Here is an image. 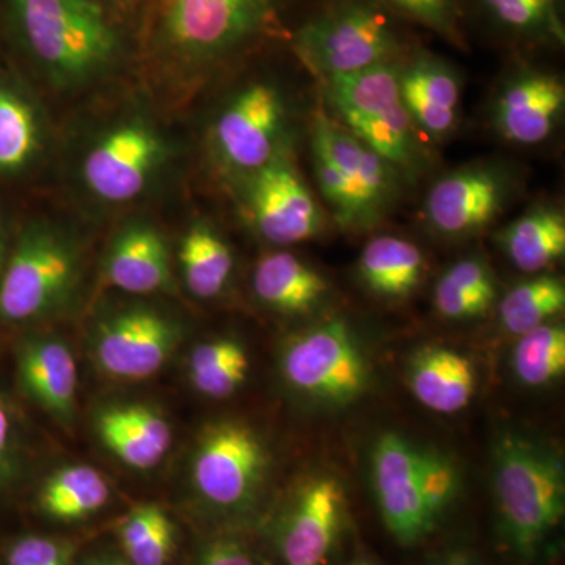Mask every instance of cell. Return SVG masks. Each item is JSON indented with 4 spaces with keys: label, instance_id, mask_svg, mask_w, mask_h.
Returning a JSON list of instances; mask_svg holds the SVG:
<instances>
[{
    "label": "cell",
    "instance_id": "obj_1",
    "mask_svg": "<svg viewBox=\"0 0 565 565\" xmlns=\"http://www.w3.org/2000/svg\"><path fill=\"white\" fill-rule=\"evenodd\" d=\"M14 35L54 84H87L117 62L120 36L98 0H6Z\"/></svg>",
    "mask_w": 565,
    "mask_h": 565
},
{
    "label": "cell",
    "instance_id": "obj_2",
    "mask_svg": "<svg viewBox=\"0 0 565 565\" xmlns=\"http://www.w3.org/2000/svg\"><path fill=\"white\" fill-rule=\"evenodd\" d=\"M492 460L501 533L516 555L531 559L564 516L563 457L525 434L504 433Z\"/></svg>",
    "mask_w": 565,
    "mask_h": 565
},
{
    "label": "cell",
    "instance_id": "obj_3",
    "mask_svg": "<svg viewBox=\"0 0 565 565\" xmlns=\"http://www.w3.org/2000/svg\"><path fill=\"white\" fill-rule=\"evenodd\" d=\"M81 278L76 244L61 230L32 223L21 233L0 278V319L25 322L70 302Z\"/></svg>",
    "mask_w": 565,
    "mask_h": 565
},
{
    "label": "cell",
    "instance_id": "obj_4",
    "mask_svg": "<svg viewBox=\"0 0 565 565\" xmlns=\"http://www.w3.org/2000/svg\"><path fill=\"white\" fill-rule=\"evenodd\" d=\"M401 66L381 63L343 76L327 77V99L344 128L394 169H412L416 161L414 122L405 109Z\"/></svg>",
    "mask_w": 565,
    "mask_h": 565
},
{
    "label": "cell",
    "instance_id": "obj_5",
    "mask_svg": "<svg viewBox=\"0 0 565 565\" xmlns=\"http://www.w3.org/2000/svg\"><path fill=\"white\" fill-rule=\"evenodd\" d=\"M280 0H158L154 39L184 62L225 57L256 39Z\"/></svg>",
    "mask_w": 565,
    "mask_h": 565
},
{
    "label": "cell",
    "instance_id": "obj_6",
    "mask_svg": "<svg viewBox=\"0 0 565 565\" xmlns=\"http://www.w3.org/2000/svg\"><path fill=\"white\" fill-rule=\"evenodd\" d=\"M280 367L289 388L330 407L353 403L370 384V363L343 319L292 337L282 349Z\"/></svg>",
    "mask_w": 565,
    "mask_h": 565
},
{
    "label": "cell",
    "instance_id": "obj_7",
    "mask_svg": "<svg viewBox=\"0 0 565 565\" xmlns=\"http://www.w3.org/2000/svg\"><path fill=\"white\" fill-rule=\"evenodd\" d=\"M294 47L326 79L393 62L401 51L384 14L359 0H345L308 21Z\"/></svg>",
    "mask_w": 565,
    "mask_h": 565
},
{
    "label": "cell",
    "instance_id": "obj_8",
    "mask_svg": "<svg viewBox=\"0 0 565 565\" xmlns=\"http://www.w3.org/2000/svg\"><path fill=\"white\" fill-rule=\"evenodd\" d=\"M269 467L266 445L243 422H218L200 435L192 460V482L206 503L241 511L255 500Z\"/></svg>",
    "mask_w": 565,
    "mask_h": 565
},
{
    "label": "cell",
    "instance_id": "obj_9",
    "mask_svg": "<svg viewBox=\"0 0 565 565\" xmlns=\"http://www.w3.org/2000/svg\"><path fill=\"white\" fill-rule=\"evenodd\" d=\"M182 327L158 308L132 305L99 319L93 330L96 366L117 381H143L166 366L181 343Z\"/></svg>",
    "mask_w": 565,
    "mask_h": 565
},
{
    "label": "cell",
    "instance_id": "obj_10",
    "mask_svg": "<svg viewBox=\"0 0 565 565\" xmlns=\"http://www.w3.org/2000/svg\"><path fill=\"white\" fill-rule=\"evenodd\" d=\"M286 126L281 93L266 82H255L234 95L214 125V145L228 169L253 173L280 154Z\"/></svg>",
    "mask_w": 565,
    "mask_h": 565
},
{
    "label": "cell",
    "instance_id": "obj_11",
    "mask_svg": "<svg viewBox=\"0 0 565 565\" xmlns=\"http://www.w3.org/2000/svg\"><path fill=\"white\" fill-rule=\"evenodd\" d=\"M163 158L166 147L154 129L141 121L122 122L93 145L82 180L102 202H131L150 184Z\"/></svg>",
    "mask_w": 565,
    "mask_h": 565
},
{
    "label": "cell",
    "instance_id": "obj_12",
    "mask_svg": "<svg viewBox=\"0 0 565 565\" xmlns=\"http://www.w3.org/2000/svg\"><path fill=\"white\" fill-rule=\"evenodd\" d=\"M247 206L256 232L270 244L305 243L323 228L321 206L281 152L250 173Z\"/></svg>",
    "mask_w": 565,
    "mask_h": 565
},
{
    "label": "cell",
    "instance_id": "obj_13",
    "mask_svg": "<svg viewBox=\"0 0 565 565\" xmlns=\"http://www.w3.org/2000/svg\"><path fill=\"white\" fill-rule=\"evenodd\" d=\"M416 451L397 433L379 435L371 451V481L386 530L404 545L433 533L435 523L424 504L416 475Z\"/></svg>",
    "mask_w": 565,
    "mask_h": 565
},
{
    "label": "cell",
    "instance_id": "obj_14",
    "mask_svg": "<svg viewBox=\"0 0 565 565\" xmlns=\"http://www.w3.org/2000/svg\"><path fill=\"white\" fill-rule=\"evenodd\" d=\"M345 497L333 476H318L297 492L282 520L278 548L286 565H323L343 531Z\"/></svg>",
    "mask_w": 565,
    "mask_h": 565
},
{
    "label": "cell",
    "instance_id": "obj_15",
    "mask_svg": "<svg viewBox=\"0 0 565 565\" xmlns=\"http://www.w3.org/2000/svg\"><path fill=\"white\" fill-rule=\"evenodd\" d=\"M508 193V180L500 170L463 167L435 182L426 199V218L444 236H471L503 211Z\"/></svg>",
    "mask_w": 565,
    "mask_h": 565
},
{
    "label": "cell",
    "instance_id": "obj_16",
    "mask_svg": "<svg viewBox=\"0 0 565 565\" xmlns=\"http://www.w3.org/2000/svg\"><path fill=\"white\" fill-rule=\"evenodd\" d=\"M565 109L563 81L546 71L525 70L505 82L494 103V126L516 145L545 141Z\"/></svg>",
    "mask_w": 565,
    "mask_h": 565
},
{
    "label": "cell",
    "instance_id": "obj_17",
    "mask_svg": "<svg viewBox=\"0 0 565 565\" xmlns=\"http://www.w3.org/2000/svg\"><path fill=\"white\" fill-rule=\"evenodd\" d=\"M311 145L332 159L370 217L377 222L396 195V169L392 163L323 115L316 118Z\"/></svg>",
    "mask_w": 565,
    "mask_h": 565
},
{
    "label": "cell",
    "instance_id": "obj_18",
    "mask_svg": "<svg viewBox=\"0 0 565 565\" xmlns=\"http://www.w3.org/2000/svg\"><path fill=\"white\" fill-rule=\"evenodd\" d=\"M104 266L107 281L121 291L137 296L172 291L169 247L150 223H128L111 241Z\"/></svg>",
    "mask_w": 565,
    "mask_h": 565
},
{
    "label": "cell",
    "instance_id": "obj_19",
    "mask_svg": "<svg viewBox=\"0 0 565 565\" xmlns=\"http://www.w3.org/2000/svg\"><path fill=\"white\" fill-rule=\"evenodd\" d=\"M95 430L99 440L126 467L150 470L162 462L172 446V426L147 404L109 405L98 412Z\"/></svg>",
    "mask_w": 565,
    "mask_h": 565
},
{
    "label": "cell",
    "instance_id": "obj_20",
    "mask_svg": "<svg viewBox=\"0 0 565 565\" xmlns=\"http://www.w3.org/2000/svg\"><path fill=\"white\" fill-rule=\"evenodd\" d=\"M401 95L414 126L427 136L445 137L459 118V76L451 66L429 54H418L401 68Z\"/></svg>",
    "mask_w": 565,
    "mask_h": 565
},
{
    "label": "cell",
    "instance_id": "obj_21",
    "mask_svg": "<svg viewBox=\"0 0 565 565\" xmlns=\"http://www.w3.org/2000/svg\"><path fill=\"white\" fill-rule=\"evenodd\" d=\"M18 366L29 396L70 426L76 411L77 367L68 345L54 337L32 338L22 345Z\"/></svg>",
    "mask_w": 565,
    "mask_h": 565
},
{
    "label": "cell",
    "instance_id": "obj_22",
    "mask_svg": "<svg viewBox=\"0 0 565 565\" xmlns=\"http://www.w3.org/2000/svg\"><path fill=\"white\" fill-rule=\"evenodd\" d=\"M408 385L419 404L451 415L470 404L476 370L470 359L444 345H424L408 362Z\"/></svg>",
    "mask_w": 565,
    "mask_h": 565
},
{
    "label": "cell",
    "instance_id": "obj_23",
    "mask_svg": "<svg viewBox=\"0 0 565 565\" xmlns=\"http://www.w3.org/2000/svg\"><path fill=\"white\" fill-rule=\"evenodd\" d=\"M253 289L267 307L281 315L315 310L329 292L321 274L288 252L269 253L256 264Z\"/></svg>",
    "mask_w": 565,
    "mask_h": 565
},
{
    "label": "cell",
    "instance_id": "obj_24",
    "mask_svg": "<svg viewBox=\"0 0 565 565\" xmlns=\"http://www.w3.org/2000/svg\"><path fill=\"white\" fill-rule=\"evenodd\" d=\"M500 245L516 269L537 274L565 253V215L559 207L537 204L505 226Z\"/></svg>",
    "mask_w": 565,
    "mask_h": 565
},
{
    "label": "cell",
    "instance_id": "obj_25",
    "mask_svg": "<svg viewBox=\"0 0 565 565\" xmlns=\"http://www.w3.org/2000/svg\"><path fill=\"white\" fill-rule=\"evenodd\" d=\"M424 273L423 252L411 241L379 236L363 248L360 278L370 291L388 299H405L418 288Z\"/></svg>",
    "mask_w": 565,
    "mask_h": 565
},
{
    "label": "cell",
    "instance_id": "obj_26",
    "mask_svg": "<svg viewBox=\"0 0 565 565\" xmlns=\"http://www.w3.org/2000/svg\"><path fill=\"white\" fill-rule=\"evenodd\" d=\"M43 147L40 111L14 85L0 82V174H18L35 162Z\"/></svg>",
    "mask_w": 565,
    "mask_h": 565
},
{
    "label": "cell",
    "instance_id": "obj_27",
    "mask_svg": "<svg viewBox=\"0 0 565 565\" xmlns=\"http://www.w3.org/2000/svg\"><path fill=\"white\" fill-rule=\"evenodd\" d=\"M494 300L497 278L489 264L476 256L449 267L435 286V308L444 318L455 321L486 316Z\"/></svg>",
    "mask_w": 565,
    "mask_h": 565
},
{
    "label": "cell",
    "instance_id": "obj_28",
    "mask_svg": "<svg viewBox=\"0 0 565 565\" xmlns=\"http://www.w3.org/2000/svg\"><path fill=\"white\" fill-rule=\"evenodd\" d=\"M180 263L185 286L200 299L217 297L228 285L234 269L232 248L206 223H199L184 234Z\"/></svg>",
    "mask_w": 565,
    "mask_h": 565
},
{
    "label": "cell",
    "instance_id": "obj_29",
    "mask_svg": "<svg viewBox=\"0 0 565 565\" xmlns=\"http://www.w3.org/2000/svg\"><path fill=\"white\" fill-rule=\"evenodd\" d=\"M107 479L87 465H71L50 476L41 490L43 511L61 522H76L95 514L109 501Z\"/></svg>",
    "mask_w": 565,
    "mask_h": 565
},
{
    "label": "cell",
    "instance_id": "obj_30",
    "mask_svg": "<svg viewBox=\"0 0 565 565\" xmlns=\"http://www.w3.org/2000/svg\"><path fill=\"white\" fill-rule=\"evenodd\" d=\"M250 360L239 341L218 338L193 349L188 362L193 388L212 399L232 396L247 381Z\"/></svg>",
    "mask_w": 565,
    "mask_h": 565
},
{
    "label": "cell",
    "instance_id": "obj_31",
    "mask_svg": "<svg viewBox=\"0 0 565 565\" xmlns=\"http://www.w3.org/2000/svg\"><path fill=\"white\" fill-rule=\"evenodd\" d=\"M564 308V281L555 275L542 274L505 294L500 303V321L509 333L520 337L550 322Z\"/></svg>",
    "mask_w": 565,
    "mask_h": 565
},
{
    "label": "cell",
    "instance_id": "obj_32",
    "mask_svg": "<svg viewBox=\"0 0 565 565\" xmlns=\"http://www.w3.org/2000/svg\"><path fill=\"white\" fill-rule=\"evenodd\" d=\"M516 379L526 386H545L563 377L565 371V329L546 322L520 334L512 355Z\"/></svg>",
    "mask_w": 565,
    "mask_h": 565
},
{
    "label": "cell",
    "instance_id": "obj_33",
    "mask_svg": "<svg viewBox=\"0 0 565 565\" xmlns=\"http://www.w3.org/2000/svg\"><path fill=\"white\" fill-rule=\"evenodd\" d=\"M479 3L505 31L564 46L565 29L556 0H479Z\"/></svg>",
    "mask_w": 565,
    "mask_h": 565
},
{
    "label": "cell",
    "instance_id": "obj_34",
    "mask_svg": "<svg viewBox=\"0 0 565 565\" xmlns=\"http://www.w3.org/2000/svg\"><path fill=\"white\" fill-rule=\"evenodd\" d=\"M416 475H418L424 504L437 526L438 520L451 508L459 494V467L451 456L440 449L418 448Z\"/></svg>",
    "mask_w": 565,
    "mask_h": 565
},
{
    "label": "cell",
    "instance_id": "obj_35",
    "mask_svg": "<svg viewBox=\"0 0 565 565\" xmlns=\"http://www.w3.org/2000/svg\"><path fill=\"white\" fill-rule=\"evenodd\" d=\"M384 2L405 17L440 33L445 39L459 41L457 0H384Z\"/></svg>",
    "mask_w": 565,
    "mask_h": 565
},
{
    "label": "cell",
    "instance_id": "obj_36",
    "mask_svg": "<svg viewBox=\"0 0 565 565\" xmlns=\"http://www.w3.org/2000/svg\"><path fill=\"white\" fill-rule=\"evenodd\" d=\"M177 527L170 516L156 527L147 539L126 553L131 565H167L173 555Z\"/></svg>",
    "mask_w": 565,
    "mask_h": 565
},
{
    "label": "cell",
    "instance_id": "obj_37",
    "mask_svg": "<svg viewBox=\"0 0 565 565\" xmlns=\"http://www.w3.org/2000/svg\"><path fill=\"white\" fill-rule=\"evenodd\" d=\"M68 553L52 539L29 535L10 550L9 565H66Z\"/></svg>",
    "mask_w": 565,
    "mask_h": 565
},
{
    "label": "cell",
    "instance_id": "obj_38",
    "mask_svg": "<svg viewBox=\"0 0 565 565\" xmlns=\"http://www.w3.org/2000/svg\"><path fill=\"white\" fill-rule=\"evenodd\" d=\"M167 516L169 515L156 504L140 505V508L134 509L131 514L126 516L120 527H118V539H120L125 553L139 545L143 539H147L156 527L161 525Z\"/></svg>",
    "mask_w": 565,
    "mask_h": 565
},
{
    "label": "cell",
    "instance_id": "obj_39",
    "mask_svg": "<svg viewBox=\"0 0 565 565\" xmlns=\"http://www.w3.org/2000/svg\"><path fill=\"white\" fill-rule=\"evenodd\" d=\"M196 565H258L250 553L233 539H218L203 550Z\"/></svg>",
    "mask_w": 565,
    "mask_h": 565
},
{
    "label": "cell",
    "instance_id": "obj_40",
    "mask_svg": "<svg viewBox=\"0 0 565 565\" xmlns=\"http://www.w3.org/2000/svg\"><path fill=\"white\" fill-rule=\"evenodd\" d=\"M11 441V418L6 401L0 397V475L6 468Z\"/></svg>",
    "mask_w": 565,
    "mask_h": 565
},
{
    "label": "cell",
    "instance_id": "obj_41",
    "mask_svg": "<svg viewBox=\"0 0 565 565\" xmlns=\"http://www.w3.org/2000/svg\"><path fill=\"white\" fill-rule=\"evenodd\" d=\"M427 565H479L476 557L465 550H446L440 555H435Z\"/></svg>",
    "mask_w": 565,
    "mask_h": 565
},
{
    "label": "cell",
    "instance_id": "obj_42",
    "mask_svg": "<svg viewBox=\"0 0 565 565\" xmlns=\"http://www.w3.org/2000/svg\"><path fill=\"white\" fill-rule=\"evenodd\" d=\"M7 259H9V234H7L6 221L0 211V278L6 269Z\"/></svg>",
    "mask_w": 565,
    "mask_h": 565
},
{
    "label": "cell",
    "instance_id": "obj_43",
    "mask_svg": "<svg viewBox=\"0 0 565 565\" xmlns=\"http://www.w3.org/2000/svg\"><path fill=\"white\" fill-rule=\"evenodd\" d=\"M87 565H131L126 564L125 561L111 559V557H99V559H93Z\"/></svg>",
    "mask_w": 565,
    "mask_h": 565
},
{
    "label": "cell",
    "instance_id": "obj_44",
    "mask_svg": "<svg viewBox=\"0 0 565 565\" xmlns=\"http://www.w3.org/2000/svg\"><path fill=\"white\" fill-rule=\"evenodd\" d=\"M352 565H371V564L362 563V561H360V563H353Z\"/></svg>",
    "mask_w": 565,
    "mask_h": 565
}]
</instances>
